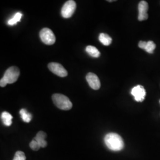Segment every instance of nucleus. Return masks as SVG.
Here are the masks:
<instances>
[{"mask_svg":"<svg viewBox=\"0 0 160 160\" xmlns=\"http://www.w3.org/2000/svg\"><path fill=\"white\" fill-rule=\"evenodd\" d=\"M22 16H23L22 13L18 12L14 15V17L8 21V24L10 26H13V25L16 24L18 22H19L20 21Z\"/></svg>","mask_w":160,"mask_h":160,"instance_id":"nucleus-15","label":"nucleus"},{"mask_svg":"<svg viewBox=\"0 0 160 160\" xmlns=\"http://www.w3.org/2000/svg\"><path fill=\"white\" fill-rule=\"evenodd\" d=\"M108 1V2H114V0H112H112H109V1Z\"/></svg>","mask_w":160,"mask_h":160,"instance_id":"nucleus-20","label":"nucleus"},{"mask_svg":"<svg viewBox=\"0 0 160 160\" xmlns=\"http://www.w3.org/2000/svg\"><path fill=\"white\" fill-rule=\"evenodd\" d=\"M26 160V157L25 154L20 151H17L15 154L14 157L12 160Z\"/></svg>","mask_w":160,"mask_h":160,"instance_id":"nucleus-17","label":"nucleus"},{"mask_svg":"<svg viewBox=\"0 0 160 160\" xmlns=\"http://www.w3.org/2000/svg\"><path fill=\"white\" fill-rule=\"evenodd\" d=\"M76 2L73 0L67 1L61 9V15L65 18H68L73 15L76 10Z\"/></svg>","mask_w":160,"mask_h":160,"instance_id":"nucleus-5","label":"nucleus"},{"mask_svg":"<svg viewBox=\"0 0 160 160\" xmlns=\"http://www.w3.org/2000/svg\"><path fill=\"white\" fill-rule=\"evenodd\" d=\"M146 44H147V42H145V41H140V42H139L138 46H139L141 49H144Z\"/></svg>","mask_w":160,"mask_h":160,"instance_id":"nucleus-19","label":"nucleus"},{"mask_svg":"<svg viewBox=\"0 0 160 160\" xmlns=\"http://www.w3.org/2000/svg\"><path fill=\"white\" fill-rule=\"evenodd\" d=\"M86 51L87 53L92 57L98 58L100 55V52L94 46L91 45L87 46L86 47Z\"/></svg>","mask_w":160,"mask_h":160,"instance_id":"nucleus-13","label":"nucleus"},{"mask_svg":"<svg viewBox=\"0 0 160 160\" xmlns=\"http://www.w3.org/2000/svg\"><path fill=\"white\" fill-rule=\"evenodd\" d=\"M20 114L24 122L29 123L32 119V114L29 113L26 109H21L20 110Z\"/></svg>","mask_w":160,"mask_h":160,"instance_id":"nucleus-14","label":"nucleus"},{"mask_svg":"<svg viewBox=\"0 0 160 160\" xmlns=\"http://www.w3.org/2000/svg\"><path fill=\"white\" fill-rule=\"evenodd\" d=\"M104 143L106 147L113 151H119L124 148L125 143L122 138L116 133H109L104 137Z\"/></svg>","mask_w":160,"mask_h":160,"instance_id":"nucleus-1","label":"nucleus"},{"mask_svg":"<svg viewBox=\"0 0 160 160\" xmlns=\"http://www.w3.org/2000/svg\"><path fill=\"white\" fill-rule=\"evenodd\" d=\"M30 148L34 151H38L40 148V145H39V143L37 142V141L34 139H33L31 142L30 143Z\"/></svg>","mask_w":160,"mask_h":160,"instance_id":"nucleus-18","label":"nucleus"},{"mask_svg":"<svg viewBox=\"0 0 160 160\" xmlns=\"http://www.w3.org/2000/svg\"><path fill=\"white\" fill-rule=\"evenodd\" d=\"M48 68L53 74L60 77H65L68 75L67 71L60 63L51 62L48 64Z\"/></svg>","mask_w":160,"mask_h":160,"instance_id":"nucleus-6","label":"nucleus"},{"mask_svg":"<svg viewBox=\"0 0 160 160\" xmlns=\"http://www.w3.org/2000/svg\"><path fill=\"white\" fill-rule=\"evenodd\" d=\"M156 48V45L154 42L152 41H148L147 42V44L144 48V50L149 53H153L155 49Z\"/></svg>","mask_w":160,"mask_h":160,"instance_id":"nucleus-16","label":"nucleus"},{"mask_svg":"<svg viewBox=\"0 0 160 160\" xmlns=\"http://www.w3.org/2000/svg\"><path fill=\"white\" fill-rule=\"evenodd\" d=\"M20 70L16 67H11L6 70L4 77L0 80V86L6 87L8 84H12L17 81L20 76Z\"/></svg>","mask_w":160,"mask_h":160,"instance_id":"nucleus-2","label":"nucleus"},{"mask_svg":"<svg viewBox=\"0 0 160 160\" xmlns=\"http://www.w3.org/2000/svg\"><path fill=\"white\" fill-rule=\"evenodd\" d=\"M132 95L138 102H142L146 96V91L143 86L138 85L132 89Z\"/></svg>","mask_w":160,"mask_h":160,"instance_id":"nucleus-7","label":"nucleus"},{"mask_svg":"<svg viewBox=\"0 0 160 160\" xmlns=\"http://www.w3.org/2000/svg\"><path fill=\"white\" fill-rule=\"evenodd\" d=\"M159 102H160V101H159Z\"/></svg>","mask_w":160,"mask_h":160,"instance_id":"nucleus-21","label":"nucleus"},{"mask_svg":"<svg viewBox=\"0 0 160 160\" xmlns=\"http://www.w3.org/2000/svg\"><path fill=\"white\" fill-rule=\"evenodd\" d=\"M40 38L42 42L47 45H52L55 43L56 38L51 30L49 28H43L40 30Z\"/></svg>","mask_w":160,"mask_h":160,"instance_id":"nucleus-4","label":"nucleus"},{"mask_svg":"<svg viewBox=\"0 0 160 160\" xmlns=\"http://www.w3.org/2000/svg\"><path fill=\"white\" fill-rule=\"evenodd\" d=\"M47 137L46 133L43 131H39L34 137V139L40 145V148H45L47 146V142L45 138Z\"/></svg>","mask_w":160,"mask_h":160,"instance_id":"nucleus-10","label":"nucleus"},{"mask_svg":"<svg viewBox=\"0 0 160 160\" xmlns=\"http://www.w3.org/2000/svg\"><path fill=\"white\" fill-rule=\"evenodd\" d=\"M86 80L87 81L90 87L93 90H97L100 88V81L97 75L92 72H89L86 75Z\"/></svg>","mask_w":160,"mask_h":160,"instance_id":"nucleus-9","label":"nucleus"},{"mask_svg":"<svg viewBox=\"0 0 160 160\" xmlns=\"http://www.w3.org/2000/svg\"><path fill=\"white\" fill-rule=\"evenodd\" d=\"M1 119L3 123L7 126H10L12 124V116L8 112H4L1 114Z\"/></svg>","mask_w":160,"mask_h":160,"instance_id":"nucleus-12","label":"nucleus"},{"mask_svg":"<svg viewBox=\"0 0 160 160\" xmlns=\"http://www.w3.org/2000/svg\"><path fill=\"white\" fill-rule=\"evenodd\" d=\"M98 39L103 45H105V46H109L112 43V39L110 36L103 33L100 34Z\"/></svg>","mask_w":160,"mask_h":160,"instance_id":"nucleus-11","label":"nucleus"},{"mask_svg":"<svg viewBox=\"0 0 160 160\" xmlns=\"http://www.w3.org/2000/svg\"><path fill=\"white\" fill-rule=\"evenodd\" d=\"M53 102L58 108L63 110H69L72 109V104L69 98L61 94H54L52 97Z\"/></svg>","mask_w":160,"mask_h":160,"instance_id":"nucleus-3","label":"nucleus"},{"mask_svg":"<svg viewBox=\"0 0 160 160\" xmlns=\"http://www.w3.org/2000/svg\"><path fill=\"white\" fill-rule=\"evenodd\" d=\"M148 4L145 1H141L138 4L139 14L138 19L139 21H144L148 18V14L147 12L148 10Z\"/></svg>","mask_w":160,"mask_h":160,"instance_id":"nucleus-8","label":"nucleus"}]
</instances>
